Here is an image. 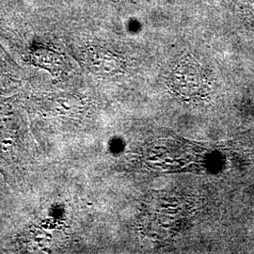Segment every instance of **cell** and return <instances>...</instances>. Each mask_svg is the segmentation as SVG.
I'll return each mask as SVG.
<instances>
[{"label":"cell","instance_id":"6da1fadb","mask_svg":"<svg viewBox=\"0 0 254 254\" xmlns=\"http://www.w3.org/2000/svg\"><path fill=\"white\" fill-rule=\"evenodd\" d=\"M170 85L173 91L186 99H197L207 91L208 84L200 65L184 60L176 64L170 76Z\"/></svg>","mask_w":254,"mask_h":254},{"label":"cell","instance_id":"7a4b0ae2","mask_svg":"<svg viewBox=\"0 0 254 254\" xmlns=\"http://www.w3.org/2000/svg\"><path fill=\"white\" fill-rule=\"evenodd\" d=\"M246 21L254 30V0H247L244 5Z\"/></svg>","mask_w":254,"mask_h":254}]
</instances>
